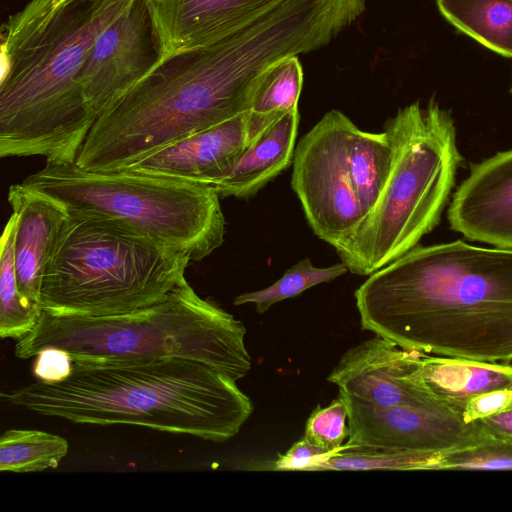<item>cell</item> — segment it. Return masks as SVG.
Masks as SVG:
<instances>
[{"mask_svg": "<svg viewBox=\"0 0 512 512\" xmlns=\"http://www.w3.org/2000/svg\"><path fill=\"white\" fill-rule=\"evenodd\" d=\"M333 455L306 438L295 442L284 454H279L270 469L277 471H312L321 461Z\"/></svg>", "mask_w": 512, "mask_h": 512, "instance_id": "obj_27", "label": "cell"}, {"mask_svg": "<svg viewBox=\"0 0 512 512\" xmlns=\"http://www.w3.org/2000/svg\"><path fill=\"white\" fill-rule=\"evenodd\" d=\"M420 353L375 335L348 349L327 380L339 388V396L371 407L445 406L416 379Z\"/></svg>", "mask_w": 512, "mask_h": 512, "instance_id": "obj_12", "label": "cell"}, {"mask_svg": "<svg viewBox=\"0 0 512 512\" xmlns=\"http://www.w3.org/2000/svg\"><path fill=\"white\" fill-rule=\"evenodd\" d=\"M8 202L16 217L14 266L18 288L23 296L39 303L46 265L68 211L58 200L22 182L9 187Z\"/></svg>", "mask_w": 512, "mask_h": 512, "instance_id": "obj_16", "label": "cell"}, {"mask_svg": "<svg viewBox=\"0 0 512 512\" xmlns=\"http://www.w3.org/2000/svg\"><path fill=\"white\" fill-rule=\"evenodd\" d=\"M300 114L298 107L280 116L249 143L234 166L212 184L219 196L249 198L293 161Z\"/></svg>", "mask_w": 512, "mask_h": 512, "instance_id": "obj_17", "label": "cell"}, {"mask_svg": "<svg viewBox=\"0 0 512 512\" xmlns=\"http://www.w3.org/2000/svg\"><path fill=\"white\" fill-rule=\"evenodd\" d=\"M392 166L376 204L335 250L348 271L368 276L418 245L440 222L464 158L449 110L431 98L389 118Z\"/></svg>", "mask_w": 512, "mask_h": 512, "instance_id": "obj_6", "label": "cell"}, {"mask_svg": "<svg viewBox=\"0 0 512 512\" xmlns=\"http://www.w3.org/2000/svg\"><path fill=\"white\" fill-rule=\"evenodd\" d=\"M347 266L341 262L329 267H315L309 258H305L290 267L283 276L262 290L246 292L237 296L233 304H255L256 311L265 313L270 307L282 300L293 298L305 290L344 275Z\"/></svg>", "mask_w": 512, "mask_h": 512, "instance_id": "obj_23", "label": "cell"}, {"mask_svg": "<svg viewBox=\"0 0 512 512\" xmlns=\"http://www.w3.org/2000/svg\"><path fill=\"white\" fill-rule=\"evenodd\" d=\"M356 125L341 111H328L295 147L291 187L316 236L335 249L367 215L350 158Z\"/></svg>", "mask_w": 512, "mask_h": 512, "instance_id": "obj_9", "label": "cell"}, {"mask_svg": "<svg viewBox=\"0 0 512 512\" xmlns=\"http://www.w3.org/2000/svg\"><path fill=\"white\" fill-rule=\"evenodd\" d=\"M133 0H30L2 24L0 156L75 162L96 116L80 73Z\"/></svg>", "mask_w": 512, "mask_h": 512, "instance_id": "obj_3", "label": "cell"}, {"mask_svg": "<svg viewBox=\"0 0 512 512\" xmlns=\"http://www.w3.org/2000/svg\"><path fill=\"white\" fill-rule=\"evenodd\" d=\"M302 83L297 56L275 61L258 76L248 109L249 143L284 113L298 107Z\"/></svg>", "mask_w": 512, "mask_h": 512, "instance_id": "obj_19", "label": "cell"}, {"mask_svg": "<svg viewBox=\"0 0 512 512\" xmlns=\"http://www.w3.org/2000/svg\"><path fill=\"white\" fill-rule=\"evenodd\" d=\"M341 398L347 405L349 425L342 450L443 454L478 444L488 436L480 420L466 422L461 412L447 406L377 408Z\"/></svg>", "mask_w": 512, "mask_h": 512, "instance_id": "obj_11", "label": "cell"}, {"mask_svg": "<svg viewBox=\"0 0 512 512\" xmlns=\"http://www.w3.org/2000/svg\"><path fill=\"white\" fill-rule=\"evenodd\" d=\"M415 375L437 401L462 413L474 395L512 387V365L420 353Z\"/></svg>", "mask_w": 512, "mask_h": 512, "instance_id": "obj_18", "label": "cell"}, {"mask_svg": "<svg viewBox=\"0 0 512 512\" xmlns=\"http://www.w3.org/2000/svg\"><path fill=\"white\" fill-rule=\"evenodd\" d=\"M69 213L114 221L154 243L200 261L221 246L225 217L212 185L130 169L89 171L48 162L23 181Z\"/></svg>", "mask_w": 512, "mask_h": 512, "instance_id": "obj_8", "label": "cell"}, {"mask_svg": "<svg viewBox=\"0 0 512 512\" xmlns=\"http://www.w3.org/2000/svg\"><path fill=\"white\" fill-rule=\"evenodd\" d=\"M348 436V409L338 396L328 406L317 405L307 419L303 437L334 454L342 450Z\"/></svg>", "mask_w": 512, "mask_h": 512, "instance_id": "obj_26", "label": "cell"}, {"mask_svg": "<svg viewBox=\"0 0 512 512\" xmlns=\"http://www.w3.org/2000/svg\"><path fill=\"white\" fill-rule=\"evenodd\" d=\"M15 228L16 217L12 213L1 237L0 337L17 341L37 325L42 309L19 291L14 266Z\"/></svg>", "mask_w": 512, "mask_h": 512, "instance_id": "obj_21", "label": "cell"}, {"mask_svg": "<svg viewBox=\"0 0 512 512\" xmlns=\"http://www.w3.org/2000/svg\"><path fill=\"white\" fill-rule=\"evenodd\" d=\"M441 454L407 450H342L316 465L326 470H436Z\"/></svg>", "mask_w": 512, "mask_h": 512, "instance_id": "obj_24", "label": "cell"}, {"mask_svg": "<svg viewBox=\"0 0 512 512\" xmlns=\"http://www.w3.org/2000/svg\"><path fill=\"white\" fill-rule=\"evenodd\" d=\"M68 442L40 430L10 429L0 437V471L41 472L55 469L68 452Z\"/></svg>", "mask_w": 512, "mask_h": 512, "instance_id": "obj_22", "label": "cell"}, {"mask_svg": "<svg viewBox=\"0 0 512 512\" xmlns=\"http://www.w3.org/2000/svg\"><path fill=\"white\" fill-rule=\"evenodd\" d=\"M354 296L362 329L406 350L512 361V249L417 245Z\"/></svg>", "mask_w": 512, "mask_h": 512, "instance_id": "obj_1", "label": "cell"}, {"mask_svg": "<svg viewBox=\"0 0 512 512\" xmlns=\"http://www.w3.org/2000/svg\"><path fill=\"white\" fill-rule=\"evenodd\" d=\"M70 355L66 379L2 392V401L77 424L134 425L213 442L234 437L253 412L236 380L198 361Z\"/></svg>", "mask_w": 512, "mask_h": 512, "instance_id": "obj_4", "label": "cell"}, {"mask_svg": "<svg viewBox=\"0 0 512 512\" xmlns=\"http://www.w3.org/2000/svg\"><path fill=\"white\" fill-rule=\"evenodd\" d=\"M33 375L39 381L58 382L66 379L72 372L71 355L60 348L47 347L36 356Z\"/></svg>", "mask_w": 512, "mask_h": 512, "instance_id": "obj_29", "label": "cell"}, {"mask_svg": "<svg viewBox=\"0 0 512 512\" xmlns=\"http://www.w3.org/2000/svg\"><path fill=\"white\" fill-rule=\"evenodd\" d=\"M480 422L487 434L512 438V407L503 413L482 419Z\"/></svg>", "mask_w": 512, "mask_h": 512, "instance_id": "obj_30", "label": "cell"}, {"mask_svg": "<svg viewBox=\"0 0 512 512\" xmlns=\"http://www.w3.org/2000/svg\"><path fill=\"white\" fill-rule=\"evenodd\" d=\"M447 219L470 241L512 249V149L470 164L449 202Z\"/></svg>", "mask_w": 512, "mask_h": 512, "instance_id": "obj_13", "label": "cell"}, {"mask_svg": "<svg viewBox=\"0 0 512 512\" xmlns=\"http://www.w3.org/2000/svg\"><path fill=\"white\" fill-rule=\"evenodd\" d=\"M282 1L150 0V6L166 57L210 45Z\"/></svg>", "mask_w": 512, "mask_h": 512, "instance_id": "obj_15", "label": "cell"}, {"mask_svg": "<svg viewBox=\"0 0 512 512\" xmlns=\"http://www.w3.org/2000/svg\"><path fill=\"white\" fill-rule=\"evenodd\" d=\"M436 470H512V438L488 434L478 444L441 454Z\"/></svg>", "mask_w": 512, "mask_h": 512, "instance_id": "obj_25", "label": "cell"}, {"mask_svg": "<svg viewBox=\"0 0 512 512\" xmlns=\"http://www.w3.org/2000/svg\"><path fill=\"white\" fill-rule=\"evenodd\" d=\"M246 328L201 298L186 278L145 308L108 316L54 315L42 310L37 325L15 341L20 359L56 347L70 354L120 358H183L209 365L234 380L252 367Z\"/></svg>", "mask_w": 512, "mask_h": 512, "instance_id": "obj_5", "label": "cell"}, {"mask_svg": "<svg viewBox=\"0 0 512 512\" xmlns=\"http://www.w3.org/2000/svg\"><path fill=\"white\" fill-rule=\"evenodd\" d=\"M150 0H133L95 38L81 69L96 118L164 58Z\"/></svg>", "mask_w": 512, "mask_h": 512, "instance_id": "obj_10", "label": "cell"}, {"mask_svg": "<svg viewBox=\"0 0 512 512\" xmlns=\"http://www.w3.org/2000/svg\"><path fill=\"white\" fill-rule=\"evenodd\" d=\"M512 407V387H505L472 396L462 410L466 422L498 415Z\"/></svg>", "mask_w": 512, "mask_h": 512, "instance_id": "obj_28", "label": "cell"}, {"mask_svg": "<svg viewBox=\"0 0 512 512\" xmlns=\"http://www.w3.org/2000/svg\"><path fill=\"white\" fill-rule=\"evenodd\" d=\"M290 52L281 28L259 17L210 45L166 56L97 117L75 163L125 170L248 111L258 76Z\"/></svg>", "mask_w": 512, "mask_h": 512, "instance_id": "obj_2", "label": "cell"}, {"mask_svg": "<svg viewBox=\"0 0 512 512\" xmlns=\"http://www.w3.org/2000/svg\"><path fill=\"white\" fill-rule=\"evenodd\" d=\"M510 92H511V94H512V86H511Z\"/></svg>", "mask_w": 512, "mask_h": 512, "instance_id": "obj_31", "label": "cell"}, {"mask_svg": "<svg viewBox=\"0 0 512 512\" xmlns=\"http://www.w3.org/2000/svg\"><path fill=\"white\" fill-rule=\"evenodd\" d=\"M190 261L119 223L68 212L39 304L54 315L130 313L162 300L185 278Z\"/></svg>", "mask_w": 512, "mask_h": 512, "instance_id": "obj_7", "label": "cell"}, {"mask_svg": "<svg viewBox=\"0 0 512 512\" xmlns=\"http://www.w3.org/2000/svg\"><path fill=\"white\" fill-rule=\"evenodd\" d=\"M249 145L248 111L147 155L130 170L212 185Z\"/></svg>", "mask_w": 512, "mask_h": 512, "instance_id": "obj_14", "label": "cell"}, {"mask_svg": "<svg viewBox=\"0 0 512 512\" xmlns=\"http://www.w3.org/2000/svg\"><path fill=\"white\" fill-rule=\"evenodd\" d=\"M436 4L456 29L512 58V0H436Z\"/></svg>", "mask_w": 512, "mask_h": 512, "instance_id": "obj_20", "label": "cell"}]
</instances>
